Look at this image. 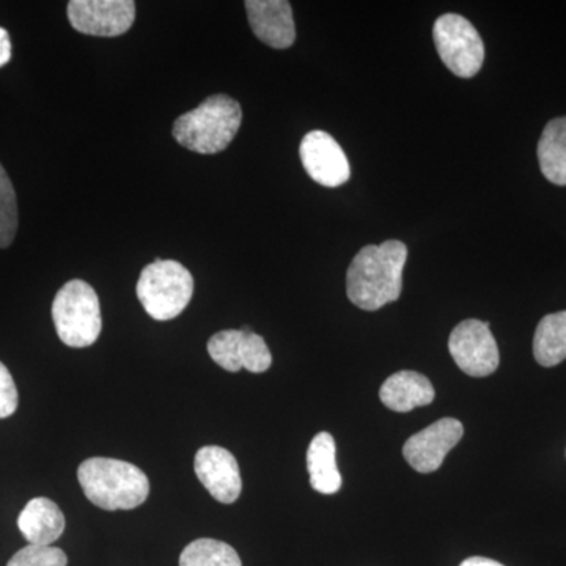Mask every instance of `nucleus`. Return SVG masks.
<instances>
[{
    "mask_svg": "<svg viewBox=\"0 0 566 566\" xmlns=\"http://www.w3.org/2000/svg\"><path fill=\"white\" fill-rule=\"evenodd\" d=\"M406 259L408 249L401 241L365 245L354 256L346 274L348 300L368 312L395 303L403 290Z\"/></svg>",
    "mask_w": 566,
    "mask_h": 566,
    "instance_id": "f257e3e1",
    "label": "nucleus"
},
{
    "mask_svg": "<svg viewBox=\"0 0 566 566\" xmlns=\"http://www.w3.org/2000/svg\"><path fill=\"white\" fill-rule=\"evenodd\" d=\"M82 491L88 501L107 512L133 510L150 494V482L142 469L114 458H88L77 469Z\"/></svg>",
    "mask_w": 566,
    "mask_h": 566,
    "instance_id": "f03ea898",
    "label": "nucleus"
},
{
    "mask_svg": "<svg viewBox=\"0 0 566 566\" xmlns=\"http://www.w3.org/2000/svg\"><path fill=\"white\" fill-rule=\"evenodd\" d=\"M241 120L240 103L227 95H212L175 120L174 137L188 150L216 155L232 144L240 132Z\"/></svg>",
    "mask_w": 566,
    "mask_h": 566,
    "instance_id": "7ed1b4c3",
    "label": "nucleus"
},
{
    "mask_svg": "<svg viewBox=\"0 0 566 566\" xmlns=\"http://www.w3.org/2000/svg\"><path fill=\"white\" fill-rule=\"evenodd\" d=\"M52 319L59 338L70 348H87L103 329L102 305L95 289L74 279L59 290L52 303Z\"/></svg>",
    "mask_w": 566,
    "mask_h": 566,
    "instance_id": "20e7f679",
    "label": "nucleus"
},
{
    "mask_svg": "<svg viewBox=\"0 0 566 566\" xmlns=\"http://www.w3.org/2000/svg\"><path fill=\"white\" fill-rule=\"evenodd\" d=\"M136 293L153 319L169 322L191 303L192 274L175 260L158 259L142 271Z\"/></svg>",
    "mask_w": 566,
    "mask_h": 566,
    "instance_id": "39448f33",
    "label": "nucleus"
},
{
    "mask_svg": "<svg viewBox=\"0 0 566 566\" xmlns=\"http://www.w3.org/2000/svg\"><path fill=\"white\" fill-rule=\"evenodd\" d=\"M433 40L439 57L458 77H474L485 61V44L471 21L460 14H442L434 22Z\"/></svg>",
    "mask_w": 566,
    "mask_h": 566,
    "instance_id": "423d86ee",
    "label": "nucleus"
},
{
    "mask_svg": "<svg viewBox=\"0 0 566 566\" xmlns=\"http://www.w3.org/2000/svg\"><path fill=\"white\" fill-rule=\"evenodd\" d=\"M449 352L465 375L485 378L499 367V348L490 324L479 319H464L452 331Z\"/></svg>",
    "mask_w": 566,
    "mask_h": 566,
    "instance_id": "0eeeda50",
    "label": "nucleus"
},
{
    "mask_svg": "<svg viewBox=\"0 0 566 566\" xmlns=\"http://www.w3.org/2000/svg\"><path fill=\"white\" fill-rule=\"evenodd\" d=\"M208 353L216 364L232 374L243 368L251 374H264L273 364L266 342L249 327L221 331L212 335L208 342Z\"/></svg>",
    "mask_w": 566,
    "mask_h": 566,
    "instance_id": "6e6552de",
    "label": "nucleus"
},
{
    "mask_svg": "<svg viewBox=\"0 0 566 566\" xmlns=\"http://www.w3.org/2000/svg\"><path fill=\"white\" fill-rule=\"evenodd\" d=\"M69 20L74 31L93 36H118L136 20L133 0H71Z\"/></svg>",
    "mask_w": 566,
    "mask_h": 566,
    "instance_id": "1a4fd4ad",
    "label": "nucleus"
},
{
    "mask_svg": "<svg viewBox=\"0 0 566 566\" xmlns=\"http://www.w3.org/2000/svg\"><path fill=\"white\" fill-rule=\"evenodd\" d=\"M463 423L457 419H441L406 441L403 457L420 474H431L444 463L447 453L463 438Z\"/></svg>",
    "mask_w": 566,
    "mask_h": 566,
    "instance_id": "9d476101",
    "label": "nucleus"
},
{
    "mask_svg": "<svg viewBox=\"0 0 566 566\" xmlns=\"http://www.w3.org/2000/svg\"><path fill=\"white\" fill-rule=\"evenodd\" d=\"M305 172L318 185L337 188L352 177V166L345 151L331 134L311 132L305 134L300 147Z\"/></svg>",
    "mask_w": 566,
    "mask_h": 566,
    "instance_id": "9b49d317",
    "label": "nucleus"
},
{
    "mask_svg": "<svg viewBox=\"0 0 566 566\" xmlns=\"http://www.w3.org/2000/svg\"><path fill=\"white\" fill-rule=\"evenodd\" d=\"M193 469L197 479L216 501L233 504L240 499L243 491L240 465L229 450L218 446L202 447L193 460Z\"/></svg>",
    "mask_w": 566,
    "mask_h": 566,
    "instance_id": "f8f14e48",
    "label": "nucleus"
},
{
    "mask_svg": "<svg viewBox=\"0 0 566 566\" xmlns=\"http://www.w3.org/2000/svg\"><path fill=\"white\" fill-rule=\"evenodd\" d=\"M256 39L275 50H286L296 40L292 6L286 0H248L244 3Z\"/></svg>",
    "mask_w": 566,
    "mask_h": 566,
    "instance_id": "ddd939ff",
    "label": "nucleus"
},
{
    "mask_svg": "<svg viewBox=\"0 0 566 566\" xmlns=\"http://www.w3.org/2000/svg\"><path fill=\"white\" fill-rule=\"evenodd\" d=\"M18 527L29 545L51 546L65 531V516L51 499L35 497L22 510Z\"/></svg>",
    "mask_w": 566,
    "mask_h": 566,
    "instance_id": "4468645a",
    "label": "nucleus"
},
{
    "mask_svg": "<svg viewBox=\"0 0 566 566\" xmlns=\"http://www.w3.org/2000/svg\"><path fill=\"white\" fill-rule=\"evenodd\" d=\"M379 398L395 412H409L433 403L434 387L430 379L417 371H397L386 379L379 390Z\"/></svg>",
    "mask_w": 566,
    "mask_h": 566,
    "instance_id": "2eb2a0df",
    "label": "nucleus"
},
{
    "mask_svg": "<svg viewBox=\"0 0 566 566\" xmlns=\"http://www.w3.org/2000/svg\"><path fill=\"white\" fill-rule=\"evenodd\" d=\"M337 447L333 436L323 431L312 439L307 450V469L311 485L322 494H335L342 488V475L337 468Z\"/></svg>",
    "mask_w": 566,
    "mask_h": 566,
    "instance_id": "dca6fc26",
    "label": "nucleus"
},
{
    "mask_svg": "<svg viewBox=\"0 0 566 566\" xmlns=\"http://www.w3.org/2000/svg\"><path fill=\"white\" fill-rule=\"evenodd\" d=\"M538 163L546 180L566 186V117L554 118L543 129Z\"/></svg>",
    "mask_w": 566,
    "mask_h": 566,
    "instance_id": "f3484780",
    "label": "nucleus"
},
{
    "mask_svg": "<svg viewBox=\"0 0 566 566\" xmlns=\"http://www.w3.org/2000/svg\"><path fill=\"white\" fill-rule=\"evenodd\" d=\"M534 356L543 367H554L566 359V311L546 315L535 331Z\"/></svg>",
    "mask_w": 566,
    "mask_h": 566,
    "instance_id": "a211bd4d",
    "label": "nucleus"
},
{
    "mask_svg": "<svg viewBox=\"0 0 566 566\" xmlns=\"http://www.w3.org/2000/svg\"><path fill=\"white\" fill-rule=\"evenodd\" d=\"M180 566H243L237 551L219 539L200 538L182 549Z\"/></svg>",
    "mask_w": 566,
    "mask_h": 566,
    "instance_id": "6ab92c4d",
    "label": "nucleus"
},
{
    "mask_svg": "<svg viewBox=\"0 0 566 566\" xmlns=\"http://www.w3.org/2000/svg\"><path fill=\"white\" fill-rule=\"evenodd\" d=\"M17 192L2 164H0V248H9L18 232Z\"/></svg>",
    "mask_w": 566,
    "mask_h": 566,
    "instance_id": "aec40b11",
    "label": "nucleus"
},
{
    "mask_svg": "<svg viewBox=\"0 0 566 566\" xmlns=\"http://www.w3.org/2000/svg\"><path fill=\"white\" fill-rule=\"evenodd\" d=\"M69 557L61 547L29 545L18 551L7 566H66Z\"/></svg>",
    "mask_w": 566,
    "mask_h": 566,
    "instance_id": "412c9836",
    "label": "nucleus"
},
{
    "mask_svg": "<svg viewBox=\"0 0 566 566\" xmlns=\"http://www.w3.org/2000/svg\"><path fill=\"white\" fill-rule=\"evenodd\" d=\"M18 389L9 368L0 363V419L13 416L18 409Z\"/></svg>",
    "mask_w": 566,
    "mask_h": 566,
    "instance_id": "4be33fe9",
    "label": "nucleus"
},
{
    "mask_svg": "<svg viewBox=\"0 0 566 566\" xmlns=\"http://www.w3.org/2000/svg\"><path fill=\"white\" fill-rule=\"evenodd\" d=\"M11 61V41L9 32L0 28V69Z\"/></svg>",
    "mask_w": 566,
    "mask_h": 566,
    "instance_id": "5701e85b",
    "label": "nucleus"
},
{
    "mask_svg": "<svg viewBox=\"0 0 566 566\" xmlns=\"http://www.w3.org/2000/svg\"><path fill=\"white\" fill-rule=\"evenodd\" d=\"M460 566H504V565L499 564V562L491 560V558L471 557V558H465L463 564H461Z\"/></svg>",
    "mask_w": 566,
    "mask_h": 566,
    "instance_id": "b1692460",
    "label": "nucleus"
}]
</instances>
